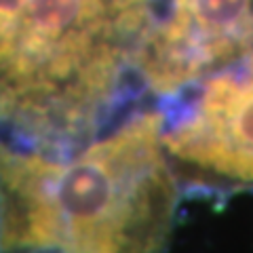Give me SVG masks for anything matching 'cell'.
Segmentation results:
<instances>
[{
	"label": "cell",
	"instance_id": "obj_4",
	"mask_svg": "<svg viewBox=\"0 0 253 253\" xmlns=\"http://www.w3.org/2000/svg\"><path fill=\"white\" fill-rule=\"evenodd\" d=\"M253 51V0H158L139 57L141 89L167 99Z\"/></svg>",
	"mask_w": 253,
	"mask_h": 253
},
{
	"label": "cell",
	"instance_id": "obj_1",
	"mask_svg": "<svg viewBox=\"0 0 253 253\" xmlns=\"http://www.w3.org/2000/svg\"><path fill=\"white\" fill-rule=\"evenodd\" d=\"M158 0H0V144L70 152L139 106Z\"/></svg>",
	"mask_w": 253,
	"mask_h": 253
},
{
	"label": "cell",
	"instance_id": "obj_5",
	"mask_svg": "<svg viewBox=\"0 0 253 253\" xmlns=\"http://www.w3.org/2000/svg\"><path fill=\"white\" fill-rule=\"evenodd\" d=\"M0 253H61L57 249H41V247H2Z\"/></svg>",
	"mask_w": 253,
	"mask_h": 253
},
{
	"label": "cell",
	"instance_id": "obj_2",
	"mask_svg": "<svg viewBox=\"0 0 253 253\" xmlns=\"http://www.w3.org/2000/svg\"><path fill=\"white\" fill-rule=\"evenodd\" d=\"M181 194L156 104L70 152L0 144V249L167 253Z\"/></svg>",
	"mask_w": 253,
	"mask_h": 253
},
{
	"label": "cell",
	"instance_id": "obj_3",
	"mask_svg": "<svg viewBox=\"0 0 253 253\" xmlns=\"http://www.w3.org/2000/svg\"><path fill=\"white\" fill-rule=\"evenodd\" d=\"M156 106L184 194L253 192V51Z\"/></svg>",
	"mask_w": 253,
	"mask_h": 253
}]
</instances>
